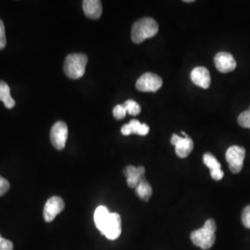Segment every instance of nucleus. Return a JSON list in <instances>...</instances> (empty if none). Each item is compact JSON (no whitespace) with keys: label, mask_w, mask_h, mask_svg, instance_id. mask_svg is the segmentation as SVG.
Masks as SVG:
<instances>
[{"label":"nucleus","mask_w":250,"mask_h":250,"mask_svg":"<svg viewBox=\"0 0 250 250\" xmlns=\"http://www.w3.org/2000/svg\"><path fill=\"white\" fill-rule=\"evenodd\" d=\"M159 32V24L153 18L146 17L136 21L132 28V40L140 44L147 38L156 36Z\"/></svg>","instance_id":"1"},{"label":"nucleus","mask_w":250,"mask_h":250,"mask_svg":"<svg viewBox=\"0 0 250 250\" xmlns=\"http://www.w3.org/2000/svg\"><path fill=\"white\" fill-rule=\"evenodd\" d=\"M88 62L84 54H70L64 62V72L71 79H79L83 76Z\"/></svg>","instance_id":"2"},{"label":"nucleus","mask_w":250,"mask_h":250,"mask_svg":"<svg viewBox=\"0 0 250 250\" xmlns=\"http://www.w3.org/2000/svg\"><path fill=\"white\" fill-rule=\"evenodd\" d=\"M246 150L239 146H232L226 151V161L229 163V169L232 173H238L244 166Z\"/></svg>","instance_id":"3"},{"label":"nucleus","mask_w":250,"mask_h":250,"mask_svg":"<svg viewBox=\"0 0 250 250\" xmlns=\"http://www.w3.org/2000/svg\"><path fill=\"white\" fill-rule=\"evenodd\" d=\"M162 85V79L159 75L146 72L136 81V89L141 92H156Z\"/></svg>","instance_id":"4"},{"label":"nucleus","mask_w":250,"mask_h":250,"mask_svg":"<svg viewBox=\"0 0 250 250\" xmlns=\"http://www.w3.org/2000/svg\"><path fill=\"white\" fill-rule=\"evenodd\" d=\"M190 238L195 246L200 248L201 250H207L212 248L214 245L216 235L214 232H209L202 227L191 232Z\"/></svg>","instance_id":"5"},{"label":"nucleus","mask_w":250,"mask_h":250,"mask_svg":"<svg viewBox=\"0 0 250 250\" xmlns=\"http://www.w3.org/2000/svg\"><path fill=\"white\" fill-rule=\"evenodd\" d=\"M68 138V126L64 122H57L50 131V140L54 147L62 150Z\"/></svg>","instance_id":"6"},{"label":"nucleus","mask_w":250,"mask_h":250,"mask_svg":"<svg viewBox=\"0 0 250 250\" xmlns=\"http://www.w3.org/2000/svg\"><path fill=\"white\" fill-rule=\"evenodd\" d=\"M170 143L175 146L176 155L181 159L187 158L194 148V142L188 134L184 135V137L177 134H172Z\"/></svg>","instance_id":"7"},{"label":"nucleus","mask_w":250,"mask_h":250,"mask_svg":"<svg viewBox=\"0 0 250 250\" xmlns=\"http://www.w3.org/2000/svg\"><path fill=\"white\" fill-rule=\"evenodd\" d=\"M109 240H115L122 233V219L116 212H110L104 230L101 232Z\"/></svg>","instance_id":"8"},{"label":"nucleus","mask_w":250,"mask_h":250,"mask_svg":"<svg viewBox=\"0 0 250 250\" xmlns=\"http://www.w3.org/2000/svg\"><path fill=\"white\" fill-rule=\"evenodd\" d=\"M65 208L62 198L60 197H51L45 203L44 208V219L46 223L53 222L54 219L60 214Z\"/></svg>","instance_id":"9"},{"label":"nucleus","mask_w":250,"mask_h":250,"mask_svg":"<svg viewBox=\"0 0 250 250\" xmlns=\"http://www.w3.org/2000/svg\"><path fill=\"white\" fill-rule=\"evenodd\" d=\"M215 66L220 72H232L236 68V62L232 54L227 52H220L215 56Z\"/></svg>","instance_id":"10"},{"label":"nucleus","mask_w":250,"mask_h":250,"mask_svg":"<svg viewBox=\"0 0 250 250\" xmlns=\"http://www.w3.org/2000/svg\"><path fill=\"white\" fill-rule=\"evenodd\" d=\"M146 170L143 166L134 167V166H127L125 169V174L127 179V185L131 188H136L139 183L145 179Z\"/></svg>","instance_id":"11"},{"label":"nucleus","mask_w":250,"mask_h":250,"mask_svg":"<svg viewBox=\"0 0 250 250\" xmlns=\"http://www.w3.org/2000/svg\"><path fill=\"white\" fill-rule=\"evenodd\" d=\"M191 80L197 86L207 89L210 85V74L205 67H197L191 72Z\"/></svg>","instance_id":"12"},{"label":"nucleus","mask_w":250,"mask_h":250,"mask_svg":"<svg viewBox=\"0 0 250 250\" xmlns=\"http://www.w3.org/2000/svg\"><path fill=\"white\" fill-rule=\"evenodd\" d=\"M83 9L87 18L98 20L102 14V4L99 0H84Z\"/></svg>","instance_id":"13"},{"label":"nucleus","mask_w":250,"mask_h":250,"mask_svg":"<svg viewBox=\"0 0 250 250\" xmlns=\"http://www.w3.org/2000/svg\"><path fill=\"white\" fill-rule=\"evenodd\" d=\"M149 133V127L146 124H141L137 120L131 121L128 125L122 127V134L124 135H130L135 134L138 135H146Z\"/></svg>","instance_id":"14"},{"label":"nucleus","mask_w":250,"mask_h":250,"mask_svg":"<svg viewBox=\"0 0 250 250\" xmlns=\"http://www.w3.org/2000/svg\"><path fill=\"white\" fill-rule=\"evenodd\" d=\"M109 215H110V212L108 211L107 208H106L105 206H99L97 208L95 214H94V221H95L97 228L100 232H102V231L104 230V227L107 224Z\"/></svg>","instance_id":"15"},{"label":"nucleus","mask_w":250,"mask_h":250,"mask_svg":"<svg viewBox=\"0 0 250 250\" xmlns=\"http://www.w3.org/2000/svg\"><path fill=\"white\" fill-rule=\"evenodd\" d=\"M0 101L4 103L7 108H12L15 106V101L10 96V88L7 83L0 81Z\"/></svg>","instance_id":"16"},{"label":"nucleus","mask_w":250,"mask_h":250,"mask_svg":"<svg viewBox=\"0 0 250 250\" xmlns=\"http://www.w3.org/2000/svg\"><path fill=\"white\" fill-rule=\"evenodd\" d=\"M135 192L138 197L145 201H148L152 196V188L146 179H143L135 188Z\"/></svg>","instance_id":"17"},{"label":"nucleus","mask_w":250,"mask_h":250,"mask_svg":"<svg viewBox=\"0 0 250 250\" xmlns=\"http://www.w3.org/2000/svg\"><path fill=\"white\" fill-rule=\"evenodd\" d=\"M203 161H204V164L210 170V171L222 169L221 163L217 161V159L210 153H205L204 154Z\"/></svg>","instance_id":"18"},{"label":"nucleus","mask_w":250,"mask_h":250,"mask_svg":"<svg viewBox=\"0 0 250 250\" xmlns=\"http://www.w3.org/2000/svg\"><path fill=\"white\" fill-rule=\"evenodd\" d=\"M125 107L127 109V112L130 114V115H138L140 112H141V107L139 106V104L137 102H135L134 100L132 99H129V100H126L125 102Z\"/></svg>","instance_id":"19"},{"label":"nucleus","mask_w":250,"mask_h":250,"mask_svg":"<svg viewBox=\"0 0 250 250\" xmlns=\"http://www.w3.org/2000/svg\"><path fill=\"white\" fill-rule=\"evenodd\" d=\"M238 124L244 128L250 129V109L242 112L238 117Z\"/></svg>","instance_id":"20"},{"label":"nucleus","mask_w":250,"mask_h":250,"mask_svg":"<svg viewBox=\"0 0 250 250\" xmlns=\"http://www.w3.org/2000/svg\"><path fill=\"white\" fill-rule=\"evenodd\" d=\"M127 114V109L125 105H117L113 108V116L116 118L117 120H122L126 116Z\"/></svg>","instance_id":"21"},{"label":"nucleus","mask_w":250,"mask_h":250,"mask_svg":"<svg viewBox=\"0 0 250 250\" xmlns=\"http://www.w3.org/2000/svg\"><path fill=\"white\" fill-rule=\"evenodd\" d=\"M242 223L246 228L250 229V205L247 206L242 212Z\"/></svg>","instance_id":"22"},{"label":"nucleus","mask_w":250,"mask_h":250,"mask_svg":"<svg viewBox=\"0 0 250 250\" xmlns=\"http://www.w3.org/2000/svg\"><path fill=\"white\" fill-rule=\"evenodd\" d=\"M7 45L6 33H5V25L3 21L0 20V50L3 49Z\"/></svg>","instance_id":"23"},{"label":"nucleus","mask_w":250,"mask_h":250,"mask_svg":"<svg viewBox=\"0 0 250 250\" xmlns=\"http://www.w3.org/2000/svg\"><path fill=\"white\" fill-rule=\"evenodd\" d=\"M9 189V183L8 180L0 176V197L4 196Z\"/></svg>","instance_id":"24"},{"label":"nucleus","mask_w":250,"mask_h":250,"mask_svg":"<svg viewBox=\"0 0 250 250\" xmlns=\"http://www.w3.org/2000/svg\"><path fill=\"white\" fill-rule=\"evenodd\" d=\"M0 250H13L12 242L5 239L0 234Z\"/></svg>","instance_id":"25"},{"label":"nucleus","mask_w":250,"mask_h":250,"mask_svg":"<svg viewBox=\"0 0 250 250\" xmlns=\"http://www.w3.org/2000/svg\"><path fill=\"white\" fill-rule=\"evenodd\" d=\"M203 228H205L206 230H208L209 232H214V233L217 231V225H216L214 220H212V219H208L204 224Z\"/></svg>","instance_id":"26"},{"label":"nucleus","mask_w":250,"mask_h":250,"mask_svg":"<svg viewBox=\"0 0 250 250\" xmlns=\"http://www.w3.org/2000/svg\"><path fill=\"white\" fill-rule=\"evenodd\" d=\"M210 175H211L212 179H214L216 181H220V180H222V179L224 178V173L223 170L220 169V170L210 171Z\"/></svg>","instance_id":"27"}]
</instances>
